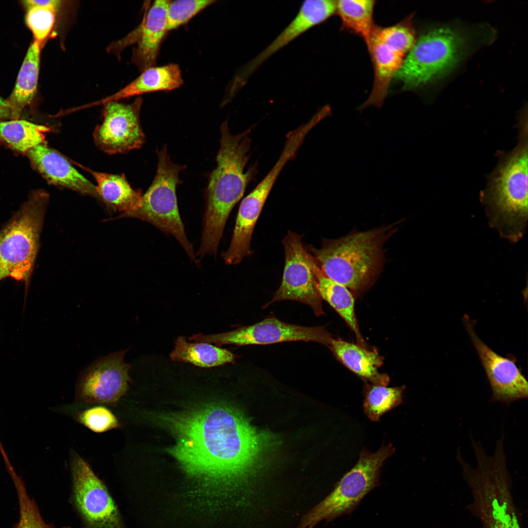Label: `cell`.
Returning <instances> with one entry per match:
<instances>
[{"mask_svg": "<svg viewBox=\"0 0 528 528\" xmlns=\"http://www.w3.org/2000/svg\"><path fill=\"white\" fill-rule=\"evenodd\" d=\"M163 420L176 438L170 453L189 476L233 489L249 481L273 443L234 408L213 405Z\"/></svg>", "mask_w": 528, "mask_h": 528, "instance_id": "obj_1", "label": "cell"}, {"mask_svg": "<svg viewBox=\"0 0 528 528\" xmlns=\"http://www.w3.org/2000/svg\"><path fill=\"white\" fill-rule=\"evenodd\" d=\"M251 129L234 135L229 131L227 120L220 126L217 166L209 179L201 242L197 253L200 258L217 255L229 214L257 172L256 165L245 171L250 157Z\"/></svg>", "mask_w": 528, "mask_h": 528, "instance_id": "obj_2", "label": "cell"}, {"mask_svg": "<svg viewBox=\"0 0 528 528\" xmlns=\"http://www.w3.org/2000/svg\"><path fill=\"white\" fill-rule=\"evenodd\" d=\"M519 120L517 146L501 157L480 196L490 227L510 242L526 232L528 219V120Z\"/></svg>", "mask_w": 528, "mask_h": 528, "instance_id": "obj_3", "label": "cell"}, {"mask_svg": "<svg viewBox=\"0 0 528 528\" xmlns=\"http://www.w3.org/2000/svg\"><path fill=\"white\" fill-rule=\"evenodd\" d=\"M365 231H352L340 238L324 239L320 248L306 249L331 280L360 294L375 283L384 264L383 245L400 221Z\"/></svg>", "mask_w": 528, "mask_h": 528, "instance_id": "obj_4", "label": "cell"}, {"mask_svg": "<svg viewBox=\"0 0 528 528\" xmlns=\"http://www.w3.org/2000/svg\"><path fill=\"white\" fill-rule=\"evenodd\" d=\"M48 201L44 190L31 192L0 230V282L10 277L24 283V308Z\"/></svg>", "mask_w": 528, "mask_h": 528, "instance_id": "obj_5", "label": "cell"}, {"mask_svg": "<svg viewBox=\"0 0 528 528\" xmlns=\"http://www.w3.org/2000/svg\"><path fill=\"white\" fill-rule=\"evenodd\" d=\"M469 41V35L457 28L431 29L417 40L395 78L404 89L422 87L454 67L465 54Z\"/></svg>", "mask_w": 528, "mask_h": 528, "instance_id": "obj_6", "label": "cell"}, {"mask_svg": "<svg viewBox=\"0 0 528 528\" xmlns=\"http://www.w3.org/2000/svg\"><path fill=\"white\" fill-rule=\"evenodd\" d=\"M395 450L391 443L382 445L374 453L362 450L356 464L328 496L302 517L297 528H313L323 521L330 522L352 513L366 495L379 485L381 468Z\"/></svg>", "mask_w": 528, "mask_h": 528, "instance_id": "obj_7", "label": "cell"}, {"mask_svg": "<svg viewBox=\"0 0 528 528\" xmlns=\"http://www.w3.org/2000/svg\"><path fill=\"white\" fill-rule=\"evenodd\" d=\"M155 176L142 196L140 207L128 216L147 221L161 231L173 235L191 260L198 264L193 245L188 241L181 220L177 203L176 187L180 183L178 175L185 168L173 162L167 145L157 150Z\"/></svg>", "mask_w": 528, "mask_h": 528, "instance_id": "obj_8", "label": "cell"}, {"mask_svg": "<svg viewBox=\"0 0 528 528\" xmlns=\"http://www.w3.org/2000/svg\"><path fill=\"white\" fill-rule=\"evenodd\" d=\"M332 338L324 327L296 325L271 317L230 331L210 335L198 333L189 339L195 342L215 344L218 347L226 344L268 345L296 341L318 342L328 346Z\"/></svg>", "mask_w": 528, "mask_h": 528, "instance_id": "obj_9", "label": "cell"}, {"mask_svg": "<svg viewBox=\"0 0 528 528\" xmlns=\"http://www.w3.org/2000/svg\"><path fill=\"white\" fill-rule=\"evenodd\" d=\"M71 469L76 506L88 528H125L102 481L88 463L73 455Z\"/></svg>", "mask_w": 528, "mask_h": 528, "instance_id": "obj_10", "label": "cell"}, {"mask_svg": "<svg viewBox=\"0 0 528 528\" xmlns=\"http://www.w3.org/2000/svg\"><path fill=\"white\" fill-rule=\"evenodd\" d=\"M302 235L288 231L282 241L285 266L279 288L265 307L276 302L294 300L309 306L317 316L324 314L317 289L309 254L302 242Z\"/></svg>", "mask_w": 528, "mask_h": 528, "instance_id": "obj_11", "label": "cell"}, {"mask_svg": "<svg viewBox=\"0 0 528 528\" xmlns=\"http://www.w3.org/2000/svg\"><path fill=\"white\" fill-rule=\"evenodd\" d=\"M462 322L486 373L491 389V400L509 405L527 398L528 383L515 357L500 355L487 346L475 331L476 322L467 314L463 316Z\"/></svg>", "mask_w": 528, "mask_h": 528, "instance_id": "obj_12", "label": "cell"}, {"mask_svg": "<svg viewBox=\"0 0 528 528\" xmlns=\"http://www.w3.org/2000/svg\"><path fill=\"white\" fill-rule=\"evenodd\" d=\"M126 352L112 353L88 367L78 380L77 400L87 403L116 404L128 390L131 381V367L124 360Z\"/></svg>", "mask_w": 528, "mask_h": 528, "instance_id": "obj_13", "label": "cell"}, {"mask_svg": "<svg viewBox=\"0 0 528 528\" xmlns=\"http://www.w3.org/2000/svg\"><path fill=\"white\" fill-rule=\"evenodd\" d=\"M142 101L123 104L110 101L104 104L103 121L93 132L97 147L108 154H122L139 149L145 136L140 122Z\"/></svg>", "mask_w": 528, "mask_h": 528, "instance_id": "obj_14", "label": "cell"}, {"mask_svg": "<svg viewBox=\"0 0 528 528\" xmlns=\"http://www.w3.org/2000/svg\"><path fill=\"white\" fill-rule=\"evenodd\" d=\"M335 0L304 1L290 23L269 45L241 68L235 79L233 88L237 90L243 87L269 58L308 30L325 21L335 12Z\"/></svg>", "mask_w": 528, "mask_h": 528, "instance_id": "obj_15", "label": "cell"}, {"mask_svg": "<svg viewBox=\"0 0 528 528\" xmlns=\"http://www.w3.org/2000/svg\"><path fill=\"white\" fill-rule=\"evenodd\" d=\"M27 153L35 167L50 183L100 199L95 185L60 153L44 144Z\"/></svg>", "mask_w": 528, "mask_h": 528, "instance_id": "obj_16", "label": "cell"}, {"mask_svg": "<svg viewBox=\"0 0 528 528\" xmlns=\"http://www.w3.org/2000/svg\"><path fill=\"white\" fill-rule=\"evenodd\" d=\"M367 44L374 64V79L372 92L367 100L358 108L359 110L372 106H382L391 81L405 56L381 42L373 30Z\"/></svg>", "mask_w": 528, "mask_h": 528, "instance_id": "obj_17", "label": "cell"}, {"mask_svg": "<svg viewBox=\"0 0 528 528\" xmlns=\"http://www.w3.org/2000/svg\"><path fill=\"white\" fill-rule=\"evenodd\" d=\"M183 82L177 65L170 64L160 66H153L144 69L137 78L115 93L85 105V108L103 105L110 101H118L148 92L172 90L180 87Z\"/></svg>", "mask_w": 528, "mask_h": 528, "instance_id": "obj_18", "label": "cell"}, {"mask_svg": "<svg viewBox=\"0 0 528 528\" xmlns=\"http://www.w3.org/2000/svg\"><path fill=\"white\" fill-rule=\"evenodd\" d=\"M170 0H155L140 28L134 59L140 68L153 66L167 30V10Z\"/></svg>", "mask_w": 528, "mask_h": 528, "instance_id": "obj_19", "label": "cell"}, {"mask_svg": "<svg viewBox=\"0 0 528 528\" xmlns=\"http://www.w3.org/2000/svg\"><path fill=\"white\" fill-rule=\"evenodd\" d=\"M328 347L343 364L358 376L372 384L388 385V376L378 370L383 362L376 352L333 338Z\"/></svg>", "mask_w": 528, "mask_h": 528, "instance_id": "obj_20", "label": "cell"}, {"mask_svg": "<svg viewBox=\"0 0 528 528\" xmlns=\"http://www.w3.org/2000/svg\"><path fill=\"white\" fill-rule=\"evenodd\" d=\"M83 168L95 179L100 199L108 207L121 212L118 218L128 217L140 207L142 193L140 190H134L125 176L96 172Z\"/></svg>", "mask_w": 528, "mask_h": 528, "instance_id": "obj_21", "label": "cell"}, {"mask_svg": "<svg viewBox=\"0 0 528 528\" xmlns=\"http://www.w3.org/2000/svg\"><path fill=\"white\" fill-rule=\"evenodd\" d=\"M309 260L317 289L322 299L327 302L354 332L360 346H364L354 311L353 294L345 286L327 277L309 254Z\"/></svg>", "mask_w": 528, "mask_h": 528, "instance_id": "obj_22", "label": "cell"}, {"mask_svg": "<svg viewBox=\"0 0 528 528\" xmlns=\"http://www.w3.org/2000/svg\"><path fill=\"white\" fill-rule=\"evenodd\" d=\"M42 45L34 41L30 45L19 72L15 87L7 99L11 120L19 119L22 112L32 101L38 86Z\"/></svg>", "mask_w": 528, "mask_h": 528, "instance_id": "obj_23", "label": "cell"}, {"mask_svg": "<svg viewBox=\"0 0 528 528\" xmlns=\"http://www.w3.org/2000/svg\"><path fill=\"white\" fill-rule=\"evenodd\" d=\"M170 357L173 361H183L202 368L233 363L235 359V355L226 349L207 343H190L183 336L176 340Z\"/></svg>", "mask_w": 528, "mask_h": 528, "instance_id": "obj_24", "label": "cell"}, {"mask_svg": "<svg viewBox=\"0 0 528 528\" xmlns=\"http://www.w3.org/2000/svg\"><path fill=\"white\" fill-rule=\"evenodd\" d=\"M50 131L48 127L24 120L0 121V139L22 152L44 144V133Z\"/></svg>", "mask_w": 528, "mask_h": 528, "instance_id": "obj_25", "label": "cell"}, {"mask_svg": "<svg viewBox=\"0 0 528 528\" xmlns=\"http://www.w3.org/2000/svg\"><path fill=\"white\" fill-rule=\"evenodd\" d=\"M374 3L371 0L336 1L335 12L343 27L363 37L367 43L374 26L373 22Z\"/></svg>", "mask_w": 528, "mask_h": 528, "instance_id": "obj_26", "label": "cell"}, {"mask_svg": "<svg viewBox=\"0 0 528 528\" xmlns=\"http://www.w3.org/2000/svg\"><path fill=\"white\" fill-rule=\"evenodd\" d=\"M404 389V386L366 384L364 390V413L371 421H379L383 414L402 403Z\"/></svg>", "mask_w": 528, "mask_h": 528, "instance_id": "obj_27", "label": "cell"}, {"mask_svg": "<svg viewBox=\"0 0 528 528\" xmlns=\"http://www.w3.org/2000/svg\"><path fill=\"white\" fill-rule=\"evenodd\" d=\"M373 31L381 42L404 56L410 51L417 41L412 16L390 27L374 26Z\"/></svg>", "mask_w": 528, "mask_h": 528, "instance_id": "obj_28", "label": "cell"}, {"mask_svg": "<svg viewBox=\"0 0 528 528\" xmlns=\"http://www.w3.org/2000/svg\"><path fill=\"white\" fill-rule=\"evenodd\" d=\"M60 4L35 6L27 9L26 23L33 34L34 40L41 45L50 34L54 25L56 11Z\"/></svg>", "mask_w": 528, "mask_h": 528, "instance_id": "obj_29", "label": "cell"}, {"mask_svg": "<svg viewBox=\"0 0 528 528\" xmlns=\"http://www.w3.org/2000/svg\"><path fill=\"white\" fill-rule=\"evenodd\" d=\"M215 1L214 0H170L167 10V31L186 23Z\"/></svg>", "mask_w": 528, "mask_h": 528, "instance_id": "obj_30", "label": "cell"}, {"mask_svg": "<svg viewBox=\"0 0 528 528\" xmlns=\"http://www.w3.org/2000/svg\"><path fill=\"white\" fill-rule=\"evenodd\" d=\"M18 496L20 515L17 528H49L43 521L35 503L29 497L22 479L10 472Z\"/></svg>", "mask_w": 528, "mask_h": 528, "instance_id": "obj_31", "label": "cell"}, {"mask_svg": "<svg viewBox=\"0 0 528 528\" xmlns=\"http://www.w3.org/2000/svg\"><path fill=\"white\" fill-rule=\"evenodd\" d=\"M76 419L78 422L96 433H103L120 427L115 415L103 406L93 407L80 412Z\"/></svg>", "mask_w": 528, "mask_h": 528, "instance_id": "obj_32", "label": "cell"}, {"mask_svg": "<svg viewBox=\"0 0 528 528\" xmlns=\"http://www.w3.org/2000/svg\"><path fill=\"white\" fill-rule=\"evenodd\" d=\"M491 510V528H520L514 513L505 501L494 499Z\"/></svg>", "mask_w": 528, "mask_h": 528, "instance_id": "obj_33", "label": "cell"}, {"mask_svg": "<svg viewBox=\"0 0 528 528\" xmlns=\"http://www.w3.org/2000/svg\"><path fill=\"white\" fill-rule=\"evenodd\" d=\"M27 9L35 6H43L60 4L62 2L56 0H26L22 1Z\"/></svg>", "mask_w": 528, "mask_h": 528, "instance_id": "obj_34", "label": "cell"}, {"mask_svg": "<svg viewBox=\"0 0 528 528\" xmlns=\"http://www.w3.org/2000/svg\"><path fill=\"white\" fill-rule=\"evenodd\" d=\"M10 117L11 111L7 99L0 96V121Z\"/></svg>", "mask_w": 528, "mask_h": 528, "instance_id": "obj_35", "label": "cell"}]
</instances>
